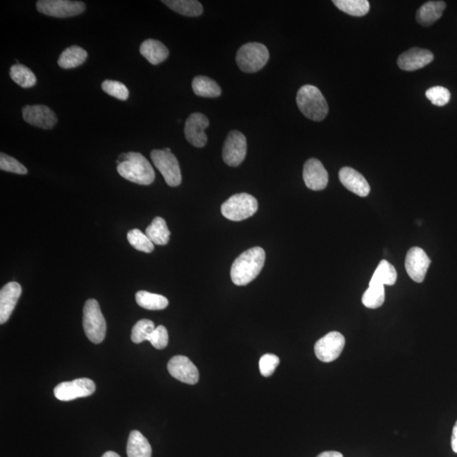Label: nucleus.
Segmentation results:
<instances>
[{
  "label": "nucleus",
  "instance_id": "nucleus-1",
  "mask_svg": "<svg viewBox=\"0 0 457 457\" xmlns=\"http://www.w3.org/2000/svg\"><path fill=\"white\" fill-rule=\"evenodd\" d=\"M265 251L256 247L244 251L232 265V282L239 286L246 285L255 280L260 274L265 263Z\"/></svg>",
  "mask_w": 457,
  "mask_h": 457
},
{
  "label": "nucleus",
  "instance_id": "nucleus-2",
  "mask_svg": "<svg viewBox=\"0 0 457 457\" xmlns=\"http://www.w3.org/2000/svg\"><path fill=\"white\" fill-rule=\"evenodd\" d=\"M117 163V172L126 180L142 185H151L154 181L153 166L140 153H122Z\"/></svg>",
  "mask_w": 457,
  "mask_h": 457
},
{
  "label": "nucleus",
  "instance_id": "nucleus-3",
  "mask_svg": "<svg viewBox=\"0 0 457 457\" xmlns=\"http://www.w3.org/2000/svg\"><path fill=\"white\" fill-rule=\"evenodd\" d=\"M297 103L300 111L312 121L321 122L326 117L329 106L319 89L312 85H304L297 95Z\"/></svg>",
  "mask_w": 457,
  "mask_h": 457
},
{
  "label": "nucleus",
  "instance_id": "nucleus-4",
  "mask_svg": "<svg viewBox=\"0 0 457 457\" xmlns=\"http://www.w3.org/2000/svg\"><path fill=\"white\" fill-rule=\"evenodd\" d=\"M269 60V52L265 45L259 42H249L239 49L236 63L246 73H255L265 67Z\"/></svg>",
  "mask_w": 457,
  "mask_h": 457
},
{
  "label": "nucleus",
  "instance_id": "nucleus-5",
  "mask_svg": "<svg viewBox=\"0 0 457 457\" xmlns=\"http://www.w3.org/2000/svg\"><path fill=\"white\" fill-rule=\"evenodd\" d=\"M83 328L90 342L99 344L106 338V322L98 301L89 299L83 309Z\"/></svg>",
  "mask_w": 457,
  "mask_h": 457
},
{
  "label": "nucleus",
  "instance_id": "nucleus-6",
  "mask_svg": "<svg viewBox=\"0 0 457 457\" xmlns=\"http://www.w3.org/2000/svg\"><path fill=\"white\" fill-rule=\"evenodd\" d=\"M258 208V201L254 196L239 193L231 197L222 204V213L231 222H242L255 215Z\"/></svg>",
  "mask_w": 457,
  "mask_h": 457
},
{
  "label": "nucleus",
  "instance_id": "nucleus-7",
  "mask_svg": "<svg viewBox=\"0 0 457 457\" xmlns=\"http://www.w3.org/2000/svg\"><path fill=\"white\" fill-rule=\"evenodd\" d=\"M151 158L155 167L160 170L169 187L176 188L181 185L182 180L181 168L175 155L165 152L164 150H153L151 153Z\"/></svg>",
  "mask_w": 457,
  "mask_h": 457
},
{
  "label": "nucleus",
  "instance_id": "nucleus-8",
  "mask_svg": "<svg viewBox=\"0 0 457 457\" xmlns=\"http://www.w3.org/2000/svg\"><path fill=\"white\" fill-rule=\"evenodd\" d=\"M36 6L38 13L56 18L76 17L86 9L83 2L69 0H40Z\"/></svg>",
  "mask_w": 457,
  "mask_h": 457
},
{
  "label": "nucleus",
  "instance_id": "nucleus-9",
  "mask_svg": "<svg viewBox=\"0 0 457 457\" xmlns=\"http://www.w3.org/2000/svg\"><path fill=\"white\" fill-rule=\"evenodd\" d=\"M96 385L90 379H77L69 382L59 383L53 390L54 397L62 401H69L81 397L92 396Z\"/></svg>",
  "mask_w": 457,
  "mask_h": 457
},
{
  "label": "nucleus",
  "instance_id": "nucleus-10",
  "mask_svg": "<svg viewBox=\"0 0 457 457\" xmlns=\"http://www.w3.org/2000/svg\"><path fill=\"white\" fill-rule=\"evenodd\" d=\"M247 151V138L238 131L228 134L223 148V160L231 167H238L245 160Z\"/></svg>",
  "mask_w": 457,
  "mask_h": 457
},
{
  "label": "nucleus",
  "instance_id": "nucleus-11",
  "mask_svg": "<svg viewBox=\"0 0 457 457\" xmlns=\"http://www.w3.org/2000/svg\"><path fill=\"white\" fill-rule=\"evenodd\" d=\"M346 340L340 332L333 331L317 340L315 347V355L324 363H331L339 358L344 347Z\"/></svg>",
  "mask_w": 457,
  "mask_h": 457
},
{
  "label": "nucleus",
  "instance_id": "nucleus-12",
  "mask_svg": "<svg viewBox=\"0 0 457 457\" xmlns=\"http://www.w3.org/2000/svg\"><path fill=\"white\" fill-rule=\"evenodd\" d=\"M431 260L420 247H412L406 254L405 267L413 281L422 283L424 281Z\"/></svg>",
  "mask_w": 457,
  "mask_h": 457
},
{
  "label": "nucleus",
  "instance_id": "nucleus-13",
  "mask_svg": "<svg viewBox=\"0 0 457 457\" xmlns=\"http://www.w3.org/2000/svg\"><path fill=\"white\" fill-rule=\"evenodd\" d=\"M23 119L31 126L50 130L56 125L57 116L51 108L42 104L26 106L22 108Z\"/></svg>",
  "mask_w": 457,
  "mask_h": 457
},
{
  "label": "nucleus",
  "instance_id": "nucleus-14",
  "mask_svg": "<svg viewBox=\"0 0 457 457\" xmlns=\"http://www.w3.org/2000/svg\"><path fill=\"white\" fill-rule=\"evenodd\" d=\"M168 370L172 377L188 385H196L199 381V369L187 356H174L169 360Z\"/></svg>",
  "mask_w": 457,
  "mask_h": 457
},
{
  "label": "nucleus",
  "instance_id": "nucleus-15",
  "mask_svg": "<svg viewBox=\"0 0 457 457\" xmlns=\"http://www.w3.org/2000/svg\"><path fill=\"white\" fill-rule=\"evenodd\" d=\"M209 126L206 115L201 113H193L185 122L184 133L187 140L196 148H203L208 142L205 130Z\"/></svg>",
  "mask_w": 457,
  "mask_h": 457
},
{
  "label": "nucleus",
  "instance_id": "nucleus-16",
  "mask_svg": "<svg viewBox=\"0 0 457 457\" xmlns=\"http://www.w3.org/2000/svg\"><path fill=\"white\" fill-rule=\"evenodd\" d=\"M304 180L306 185L313 191H321L326 188L329 181L327 170L317 158H310L305 163Z\"/></svg>",
  "mask_w": 457,
  "mask_h": 457
},
{
  "label": "nucleus",
  "instance_id": "nucleus-17",
  "mask_svg": "<svg viewBox=\"0 0 457 457\" xmlns=\"http://www.w3.org/2000/svg\"><path fill=\"white\" fill-rule=\"evenodd\" d=\"M433 54L428 49L413 48L401 53L397 60L398 67L406 72L417 71L431 64Z\"/></svg>",
  "mask_w": 457,
  "mask_h": 457
},
{
  "label": "nucleus",
  "instance_id": "nucleus-18",
  "mask_svg": "<svg viewBox=\"0 0 457 457\" xmlns=\"http://www.w3.org/2000/svg\"><path fill=\"white\" fill-rule=\"evenodd\" d=\"M22 292L21 285L15 281L8 283L0 290V324H3L9 320Z\"/></svg>",
  "mask_w": 457,
  "mask_h": 457
},
{
  "label": "nucleus",
  "instance_id": "nucleus-19",
  "mask_svg": "<svg viewBox=\"0 0 457 457\" xmlns=\"http://www.w3.org/2000/svg\"><path fill=\"white\" fill-rule=\"evenodd\" d=\"M339 178L344 188L359 197H367L370 192V185L362 174L350 167L340 170Z\"/></svg>",
  "mask_w": 457,
  "mask_h": 457
},
{
  "label": "nucleus",
  "instance_id": "nucleus-20",
  "mask_svg": "<svg viewBox=\"0 0 457 457\" xmlns=\"http://www.w3.org/2000/svg\"><path fill=\"white\" fill-rule=\"evenodd\" d=\"M140 53L150 64L156 65L167 59L169 52L160 41L147 40L140 46Z\"/></svg>",
  "mask_w": 457,
  "mask_h": 457
},
{
  "label": "nucleus",
  "instance_id": "nucleus-21",
  "mask_svg": "<svg viewBox=\"0 0 457 457\" xmlns=\"http://www.w3.org/2000/svg\"><path fill=\"white\" fill-rule=\"evenodd\" d=\"M447 7L444 1H429L419 8L417 13V22L424 26H429L442 17Z\"/></svg>",
  "mask_w": 457,
  "mask_h": 457
},
{
  "label": "nucleus",
  "instance_id": "nucleus-22",
  "mask_svg": "<svg viewBox=\"0 0 457 457\" xmlns=\"http://www.w3.org/2000/svg\"><path fill=\"white\" fill-rule=\"evenodd\" d=\"M126 452L128 457H152V447L149 440L138 431L131 432Z\"/></svg>",
  "mask_w": 457,
  "mask_h": 457
},
{
  "label": "nucleus",
  "instance_id": "nucleus-23",
  "mask_svg": "<svg viewBox=\"0 0 457 457\" xmlns=\"http://www.w3.org/2000/svg\"><path fill=\"white\" fill-rule=\"evenodd\" d=\"M162 3L185 17H197L203 13L202 3L197 0H164Z\"/></svg>",
  "mask_w": 457,
  "mask_h": 457
},
{
  "label": "nucleus",
  "instance_id": "nucleus-24",
  "mask_svg": "<svg viewBox=\"0 0 457 457\" xmlns=\"http://www.w3.org/2000/svg\"><path fill=\"white\" fill-rule=\"evenodd\" d=\"M88 53L86 50L77 45L65 49L61 53L58 65L63 69H72L80 67L86 61Z\"/></svg>",
  "mask_w": 457,
  "mask_h": 457
},
{
  "label": "nucleus",
  "instance_id": "nucleus-25",
  "mask_svg": "<svg viewBox=\"0 0 457 457\" xmlns=\"http://www.w3.org/2000/svg\"><path fill=\"white\" fill-rule=\"evenodd\" d=\"M194 94L203 98H218L222 94V88L215 81L208 76H196L192 81Z\"/></svg>",
  "mask_w": 457,
  "mask_h": 457
},
{
  "label": "nucleus",
  "instance_id": "nucleus-26",
  "mask_svg": "<svg viewBox=\"0 0 457 457\" xmlns=\"http://www.w3.org/2000/svg\"><path fill=\"white\" fill-rule=\"evenodd\" d=\"M145 234L156 245L164 246L169 241L170 231L165 220L161 217L153 219L150 226L147 227Z\"/></svg>",
  "mask_w": 457,
  "mask_h": 457
},
{
  "label": "nucleus",
  "instance_id": "nucleus-27",
  "mask_svg": "<svg viewBox=\"0 0 457 457\" xmlns=\"http://www.w3.org/2000/svg\"><path fill=\"white\" fill-rule=\"evenodd\" d=\"M397 280V273L394 267L388 261L382 260L375 270L369 285H393Z\"/></svg>",
  "mask_w": 457,
  "mask_h": 457
},
{
  "label": "nucleus",
  "instance_id": "nucleus-28",
  "mask_svg": "<svg viewBox=\"0 0 457 457\" xmlns=\"http://www.w3.org/2000/svg\"><path fill=\"white\" fill-rule=\"evenodd\" d=\"M135 301L142 308L147 310H163L168 307L167 298L158 294L151 293L146 290H140L135 294Z\"/></svg>",
  "mask_w": 457,
  "mask_h": 457
},
{
  "label": "nucleus",
  "instance_id": "nucleus-29",
  "mask_svg": "<svg viewBox=\"0 0 457 457\" xmlns=\"http://www.w3.org/2000/svg\"><path fill=\"white\" fill-rule=\"evenodd\" d=\"M10 78L23 88H33L37 83V77L24 65L15 64L10 69Z\"/></svg>",
  "mask_w": 457,
  "mask_h": 457
},
{
  "label": "nucleus",
  "instance_id": "nucleus-30",
  "mask_svg": "<svg viewBox=\"0 0 457 457\" xmlns=\"http://www.w3.org/2000/svg\"><path fill=\"white\" fill-rule=\"evenodd\" d=\"M333 3L339 10L352 17H363L370 9L369 2L367 0H334Z\"/></svg>",
  "mask_w": 457,
  "mask_h": 457
},
{
  "label": "nucleus",
  "instance_id": "nucleus-31",
  "mask_svg": "<svg viewBox=\"0 0 457 457\" xmlns=\"http://www.w3.org/2000/svg\"><path fill=\"white\" fill-rule=\"evenodd\" d=\"M385 300V286L383 285H369L362 298L363 304L372 309L381 307Z\"/></svg>",
  "mask_w": 457,
  "mask_h": 457
},
{
  "label": "nucleus",
  "instance_id": "nucleus-32",
  "mask_svg": "<svg viewBox=\"0 0 457 457\" xmlns=\"http://www.w3.org/2000/svg\"><path fill=\"white\" fill-rule=\"evenodd\" d=\"M127 240L135 249L143 251V253L150 254L154 250L153 243L146 234L142 233L138 228H133L128 232Z\"/></svg>",
  "mask_w": 457,
  "mask_h": 457
},
{
  "label": "nucleus",
  "instance_id": "nucleus-33",
  "mask_svg": "<svg viewBox=\"0 0 457 457\" xmlns=\"http://www.w3.org/2000/svg\"><path fill=\"white\" fill-rule=\"evenodd\" d=\"M155 329L156 328H155L153 321L149 319L138 321L134 325L133 331H131V340L135 344L149 340L150 335L153 334Z\"/></svg>",
  "mask_w": 457,
  "mask_h": 457
},
{
  "label": "nucleus",
  "instance_id": "nucleus-34",
  "mask_svg": "<svg viewBox=\"0 0 457 457\" xmlns=\"http://www.w3.org/2000/svg\"><path fill=\"white\" fill-rule=\"evenodd\" d=\"M102 89L106 94L114 97V98L126 101L129 98V90L119 81L106 80L102 83Z\"/></svg>",
  "mask_w": 457,
  "mask_h": 457
},
{
  "label": "nucleus",
  "instance_id": "nucleus-35",
  "mask_svg": "<svg viewBox=\"0 0 457 457\" xmlns=\"http://www.w3.org/2000/svg\"><path fill=\"white\" fill-rule=\"evenodd\" d=\"M425 95L429 100H431L433 106L440 107L447 106L451 99L450 91L447 88L440 86L429 88L426 91Z\"/></svg>",
  "mask_w": 457,
  "mask_h": 457
},
{
  "label": "nucleus",
  "instance_id": "nucleus-36",
  "mask_svg": "<svg viewBox=\"0 0 457 457\" xmlns=\"http://www.w3.org/2000/svg\"><path fill=\"white\" fill-rule=\"evenodd\" d=\"M0 169L3 172L18 174V175H26L27 174V169L24 165L13 157L3 153L0 154Z\"/></svg>",
  "mask_w": 457,
  "mask_h": 457
},
{
  "label": "nucleus",
  "instance_id": "nucleus-37",
  "mask_svg": "<svg viewBox=\"0 0 457 457\" xmlns=\"http://www.w3.org/2000/svg\"><path fill=\"white\" fill-rule=\"evenodd\" d=\"M280 364V358L276 355H263L259 361V369L263 377H270Z\"/></svg>",
  "mask_w": 457,
  "mask_h": 457
},
{
  "label": "nucleus",
  "instance_id": "nucleus-38",
  "mask_svg": "<svg viewBox=\"0 0 457 457\" xmlns=\"http://www.w3.org/2000/svg\"><path fill=\"white\" fill-rule=\"evenodd\" d=\"M149 342L156 349L162 350L168 346L169 335L168 331L165 326L160 325L155 329L153 334L150 335Z\"/></svg>",
  "mask_w": 457,
  "mask_h": 457
},
{
  "label": "nucleus",
  "instance_id": "nucleus-39",
  "mask_svg": "<svg viewBox=\"0 0 457 457\" xmlns=\"http://www.w3.org/2000/svg\"><path fill=\"white\" fill-rule=\"evenodd\" d=\"M451 448L452 451L457 454V421L452 431Z\"/></svg>",
  "mask_w": 457,
  "mask_h": 457
},
{
  "label": "nucleus",
  "instance_id": "nucleus-40",
  "mask_svg": "<svg viewBox=\"0 0 457 457\" xmlns=\"http://www.w3.org/2000/svg\"><path fill=\"white\" fill-rule=\"evenodd\" d=\"M317 457H344L342 453L338 451H325L321 453Z\"/></svg>",
  "mask_w": 457,
  "mask_h": 457
},
{
  "label": "nucleus",
  "instance_id": "nucleus-41",
  "mask_svg": "<svg viewBox=\"0 0 457 457\" xmlns=\"http://www.w3.org/2000/svg\"><path fill=\"white\" fill-rule=\"evenodd\" d=\"M102 457H121V456H119L117 454V453H115L114 451H107L104 453Z\"/></svg>",
  "mask_w": 457,
  "mask_h": 457
},
{
  "label": "nucleus",
  "instance_id": "nucleus-42",
  "mask_svg": "<svg viewBox=\"0 0 457 457\" xmlns=\"http://www.w3.org/2000/svg\"><path fill=\"white\" fill-rule=\"evenodd\" d=\"M164 151H165V152H167V153H172V150H170V149H169V148L165 149Z\"/></svg>",
  "mask_w": 457,
  "mask_h": 457
}]
</instances>
